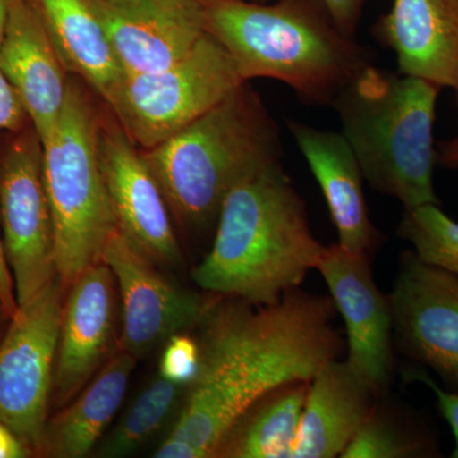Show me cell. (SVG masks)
<instances>
[{
  "mask_svg": "<svg viewBox=\"0 0 458 458\" xmlns=\"http://www.w3.org/2000/svg\"><path fill=\"white\" fill-rule=\"evenodd\" d=\"M335 304L293 289L269 306L222 297L197 327L200 360L168 437L191 443L201 458L265 394L311 381L342 352Z\"/></svg>",
  "mask_w": 458,
  "mask_h": 458,
  "instance_id": "6da1fadb",
  "label": "cell"
},
{
  "mask_svg": "<svg viewBox=\"0 0 458 458\" xmlns=\"http://www.w3.org/2000/svg\"><path fill=\"white\" fill-rule=\"evenodd\" d=\"M324 250L291 177L271 162L228 192L212 249L191 276L209 293L269 306L300 288Z\"/></svg>",
  "mask_w": 458,
  "mask_h": 458,
  "instance_id": "7a4b0ae2",
  "label": "cell"
},
{
  "mask_svg": "<svg viewBox=\"0 0 458 458\" xmlns=\"http://www.w3.org/2000/svg\"><path fill=\"white\" fill-rule=\"evenodd\" d=\"M205 31L231 55L243 82L270 78L307 105L331 106L372 54L339 29L322 0H200Z\"/></svg>",
  "mask_w": 458,
  "mask_h": 458,
  "instance_id": "3957f363",
  "label": "cell"
},
{
  "mask_svg": "<svg viewBox=\"0 0 458 458\" xmlns=\"http://www.w3.org/2000/svg\"><path fill=\"white\" fill-rule=\"evenodd\" d=\"M280 156L278 123L247 83L182 131L141 152L171 212L194 229L216 223L228 192Z\"/></svg>",
  "mask_w": 458,
  "mask_h": 458,
  "instance_id": "277c9868",
  "label": "cell"
},
{
  "mask_svg": "<svg viewBox=\"0 0 458 458\" xmlns=\"http://www.w3.org/2000/svg\"><path fill=\"white\" fill-rule=\"evenodd\" d=\"M439 90L426 81L370 64L331 105L363 179L405 209L439 204L433 183Z\"/></svg>",
  "mask_w": 458,
  "mask_h": 458,
  "instance_id": "5b68a950",
  "label": "cell"
},
{
  "mask_svg": "<svg viewBox=\"0 0 458 458\" xmlns=\"http://www.w3.org/2000/svg\"><path fill=\"white\" fill-rule=\"evenodd\" d=\"M99 116L86 87L72 75L55 131L42 144L56 271L68 286L102 261L105 246L116 229L99 167Z\"/></svg>",
  "mask_w": 458,
  "mask_h": 458,
  "instance_id": "8992f818",
  "label": "cell"
},
{
  "mask_svg": "<svg viewBox=\"0 0 458 458\" xmlns=\"http://www.w3.org/2000/svg\"><path fill=\"white\" fill-rule=\"evenodd\" d=\"M225 47L209 33L162 71L123 75L105 99L135 146H158L242 86Z\"/></svg>",
  "mask_w": 458,
  "mask_h": 458,
  "instance_id": "52a82bcc",
  "label": "cell"
},
{
  "mask_svg": "<svg viewBox=\"0 0 458 458\" xmlns=\"http://www.w3.org/2000/svg\"><path fill=\"white\" fill-rule=\"evenodd\" d=\"M68 285L51 280L20 304L0 340V421L38 456L50 418L57 339Z\"/></svg>",
  "mask_w": 458,
  "mask_h": 458,
  "instance_id": "ba28073f",
  "label": "cell"
},
{
  "mask_svg": "<svg viewBox=\"0 0 458 458\" xmlns=\"http://www.w3.org/2000/svg\"><path fill=\"white\" fill-rule=\"evenodd\" d=\"M0 225L20 306L57 276L44 147L32 123L0 149Z\"/></svg>",
  "mask_w": 458,
  "mask_h": 458,
  "instance_id": "9c48e42d",
  "label": "cell"
},
{
  "mask_svg": "<svg viewBox=\"0 0 458 458\" xmlns=\"http://www.w3.org/2000/svg\"><path fill=\"white\" fill-rule=\"evenodd\" d=\"M120 298V351L140 360L172 336L197 328L219 295L207 297L165 278L152 259L114 229L102 254Z\"/></svg>",
  "mask_w": 458,
  "mask_h": 458,
  "instance_id": "30bf717a",
  "label": "cell"
},
{
  "mask_svg": "<svg viewBox=\"0 0 458 458\" xmlns=\"http://www.w3.org/2000/svg\"><path fill=\"white\" fill-rule=\"evenodd\" d=\"M119 291L106 262L83 271L68 286L50 403L62 409L120 351Z\"/></svg>",
  "mask_w": 458,
  "mask_h": 458,
  "instance_id": "8fae6325",
  "label": "cell"
},
{
  "mask_svg": "<svg viewBox=\"0 0 458 458\" xmlns=\"http://www.w3.org/2000/svg\"><path fill=\"white\" fill-rule=\"evenodd\" d=\"M98 147L117 231L159 267H179L182 254L167 201L114 114L99 116Z\"/></svg>",
  "mask_w": 458,
  "mask_h": 458,
  "instance_id": "7c38bea8",
  "label": "cell"
},
{
  "mask_svg": "<svg viewBox=\"0 0 458 458\" xmlns=\"http://www.w3.org/2000/svg\"><path fill=\"white\" fill-rule=\"evenodd\" d=\"M390 302L403 352L458 394L457 276L403 252Z\"/></svg>",
  "mask_w": 458,
  "mask_h": 458,
  "instance_id": "4fadbf2b",
  "label": "cell"
},
{
  "mask_svg": "<svg viewBox=\"0 0 458 458\" xmlns=\"http://www.w3.org/2000/svg\"><path fill=\"white\" fill-rule=\"evenodd\" d=\"M316 270L345 324L346 360L377 394H384L394 372L393 309L373 280L369 255L327 246Z\"/></svg>",
  "mask_w": 458,
  "mask_h": 458,
  "instance_id": "5bb4252c",
  "label": "cell"
},
{
  "mask_svg": "<svg viewBox=\"0 0 458 458\" xmlns=\"http://www.w3.org/2000/svg\"><path fill=\"white\" fill-rule=\"evenodd\" d=\"M123 75L162 71L207 33L200 0H89Z\"/></svg>",
  "mask_w": 458,
  "mask_h": 458,
  "instance_id": "9a60e30c",
  "label": "cell"
},
{
  "mask_svg": "<svg viewBox=\"0 0 458 458\" xmlns=\"http://www.w3.org/2000/svg\"><path fill=\"white\" fill-rule=\"evenodd\" d=\"M0 71L20 96L41 143H47L64 106L69 73L33 0H12Z\"/></svg>",
  "mask_w": 458,
  "mask_h": 458,
  "instance_id": "2e32d148",
  "label": "cell"
},
{
  "mask_svg": "<svg viewBox=\"0 0 458 458\" xmlns=\"http://www.w3.org/2000/svg\"><path fill=\"white\" fill-rule=\"evenodd\" d=\"M373 35L399 73L454 90L458 107V0H394Z\"/></svg>",
  "mask_w": 458,
  "mask_h": 458,
  "instance_id": "e0dca14e",
  "label": "cell"
},
{
  "mask_svg": "<svg viewBox=\"0 0 458 458\" xmlns=\"http://www.w3.org/2000/svg\"><path fill=\"white\" fill-rule=\"evenodd\" d=\"M289 132L300 148L327 200L339 245L357 254L369 255L377 243L363 192V174L342 132L288 120Z\"/></svg>",
  "mask_w": 458,
  "mask_h": 458,
  "instance_id": "ac0fdd59",
  "label": "cell"
},
{
  "mask_svg": "<svg viewBox=\"0 0 458 458\" xmlns=\"http://www.w3.org/2000/svg\"><path fill=\"white\" fill-rule=\"evenodd\" d=\"M376 397L348 360L327 361L310 381L292 458L342 457Z\"/></svg>",
  "mask_w": 458,
  "mask_h": 458,
  "instance_id": "d6986e66",
  "label": "cell"
},
{
  "mask_svg": "<svg viewBox=\"0 0 458 458\" xmlns=\"http://www.w3.org/2000/svg\"><path fill=\"white\" fill-rule=\"evenodd\" d=\"M137 360L117 352L68 405L49 418L38 456H89L119 411Z\"/></svg>",
  "mask_w": 458,
  "mask_h": 458,
  "instance_id": "ffe728a7",
  "label": "cell"
},
{
  "mask_svg": "<svg viewBox=\"0 0 458 458\" xmlns=\"http://www.w3.org/2000/svg\"><path fill=\"white\" fill-rule=\"evenodd\" d=\"M69 74L82 80L102 99L123 72L89 0H33Z\"/></svg>",
  "mask_w": 458,
  "mask_h": 458,
  "instance_id": "44dd1931",
  "label": "cell"
},
{
  "mask_svg": "<svg viewBox=\"0 0 458 458\" xmlns=\"http://www.w3.org/2000/svg\"><path fill=\"white\" fill-rule=\"evenodd\" d=\"M310 381L280 386L255 403L214 452L219 458H292Z\"/></svg>",
  "mask_w": 458,
  "mask_h": 458,
  "instance_id": "7402d4cb",
  "label": "cell"
},
{
  "mask_svg": "<svg viewBox=\"0 0 458 458\" xmlns=\"http://www.w3.org/2000/svg\"><path fill=\"white\" fill-rule=\"evenodd\" d=\"M185 390L161 375L153 379L99 447L98 456L125 457L140 450L165 426Z\"/></svg>",
  "mask_w": 458,
  "mask_h": 458,
  "instance_id": "603a6c76",
  "label": "cell"
},
{
  "mask_svg": "<svg viewBox=\"0 0 458 458\" xmlns=\"http://www.w3.org/2000/svg\"><path fill=\"white\" fill-rule=\"evenodd\" d=\"M437 452L436 442L430 434L410 424L400 423L376 406L344 451L342 458L433 457Z\"/></svg>",
  "mask_w": 458,
  "mask_h": 458,
  "instance_id": "cb8c5ba5",
  "label": "cell"
},
{
  "mask_svg": "<svg viewBox=\"0 0 458 458\" xmlns=\"http://www.w3.org/2000/svg\"><path fill=\"white\" fill-rule=\"evenodd\" d=\"M397 234L411 243L421 261L458 278V223L439 204L405 209Z\"/></svg>",
  "mask_w": 458,
  "mask_h": 458,
  "instance_id": "d4e9b609",
  "label": "cell"
},
{
  "mask_svg": "<svg viewBox=\"0 0 458 458\" xmlns=\"http://www.w3.org/2000/svg\"><path fill=\"white\" fill-rule=\"evenodd\" d=\"M159 361V375L174 384L188 387L197 376L199 369V345L197 339L188 334H177L165 344Z\"/></svg>",
  "mask_w": 458,
  "mask_h": 458,
  "instance_id": "484cf974",
  "label": "cell"
},
{
  "mask_svg": "<svg viewBox=\"0 0 458 458\" xmlns=\"http://www.w3.org/2000/svg\"><path fill=\"white\" fill-rule=\"evenodd\" d=\"M30 117L16 89L0 71V132H16L29 125Z\"/></svg>",
  "mask_w": 458,
  "mask_h": 458,
  "instance_id": "4316f807",
  "label": "cell"
},
{
  "mask_svg": "<svg viewBox=\"0 0 458 458\" xmlns=\"http://www.w3.org/2000/svg\"><path fill=\"white\" fill-rule=\"evenodd\" d=\"M336 25L346 35L355 38L367 0H322Z\"/></svg>",
  "mask_w": 458,
  "mask_h": 458,
  "instance_id": "83f0119b",
  "label": "cell"
},
{
  "mask_svg": "<svg viewBox=\"0 0 458 458\" xmlns=\"http://www.w3.org/2000/svg\"><path fill=\"white\" fill-rule=\"evenodd\" d=\"M415 379L429 386L433 393L436 394L438 408L441 410L443 418L450 424L454 441H456V447H454L452 457L458 458V394L442 390L429 376L424 375V373H417Z\"/></svg>",
  "mask_w": 458,
  "mask_h": 458,
  "instance_id": "f1b7e54d",
  "label": "cell"
},
{
  "mask_svg": "<svg viewBox=\"0 0 458 458\" xmlns=\"http://www.w3.org/2000/svg\"><path fill=\"white\" fill-rule=\"evenodd\" d=\"M0 298L12 316L17 311L18 302L13 276L5 255L4 242L0 237Z\"/></svg>",
  "mask_w": 458,
  "mask_h": 458,
  "instance_id": "f546056e",
  "label": "cell"
},
{
  "mask_svg": "<svg viewBox=\"0 0 458 458\" xmlns=\"http://www.w3.org/2000/svg\"><path fill=\"white\" fill-rule=\"evenodd\" d=\"M33 456L32 451L0 421V458H25Z\"/></svg>",
  "mask_w": 458,
  "mask_h": 458,
  "instance_id": "4dcf8cb0",
  "label": "cell"
},
{
  "mask_svg": "<svg viewBox=\"0 0 458 458\" xmlns=\"http://www.w3.org/2000/svg\"><path fill=\"white\" fill-rule=\"evenodd\" d=\"M153 456L156 458H201L200 452L191 443L174 438V437H167L157 448Z\"/></svg>",
  "mask_w": 458,
  "mask_h": 458,
  "instance_id": "1f68e13d",
  "label": "cell"
},
{
  "mask_svg": "<svg viewBox=\"0 0 458 458\" xmlns=\"http://www.w3.org/2000/svg\"><path fill=\"white\" fill-rule=\"evenodd\" d=\"M437 164L445 168H458V135L438 144Z\"/></svg>",
  "mask_w": 458,
  "mask_h": 458,
  "instance_id": "d6a6232c",
  "label": "cell"
},
{
  "mask_svg": "<svg viewBox=\"0 0 458 458\" xmlns=\"http://www.w3.org/2000/svg\"><path fill=\"white\" fill-rule=\"evenodd\" d=\"M12 0H0V47L4 40L5 31L9 20V11H11Z\"/></svg>",
  "mask_w": 458,
  "mask_h": 458,
  "instance_id": "836d02e7",
  "label": "cell"
},
{
  "mask_svg": "<svg viewBox=\"0 0 458 458\" xmlns=\"http://www.w3.org/2000/svg\"><path fill=\"white\" fill-rule=\"evenodd\" d=\"M12 315L9 313L7 307L3 303L2 298H0V340L4 336L5 331L11 324Z\"/></svg>",
  "mask_w": 458,
  "mask_h": 458,
  "instance_id": "e575fe53",
  "label": "cell"
},
{
  "mask_svg": "<svg viewBox=\"0 0 458 458\" xmlns=\"http://www.w3.org/2000/svg\"><path fill=\"white\" fill-rule=\"evenodd\" d=\"M256 2H262V3H265V2H269V0H256Z\"/></svg>",
  "mask_w": 458,
  "mask_h": 458,
  "instance_id": "d590c367",
  "label": "cell"
}]
</instances>
